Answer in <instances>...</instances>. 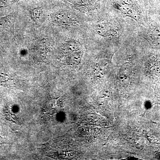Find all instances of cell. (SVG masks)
Returning a JSON list of instances; mask_svg holds the SVG:
<instances>
[{
    "label": "cell",
    "instance_id": "6da1fadb",
    "mask_svg": "<svg viewBox=\"0 0 160 160\" xmlns=\"http://www.w3.org/2000/svg\"><path fill=\"white\" fill-rule=\"evenodd\" d=\"M113 6L124 14L138 20L139 19V13L131 0H121L113 3Z\"/></svg>",
    "mask_w": 160,
    "mask_h": 160
},
{
    "label": "cell",
    "instance_id": "7a4b0ae2",
    "mask_svg": "<svg viewBox=\"0 0 160 160\" xmlns=\"http://www.w3.org/2000/svg\"><path fill=\"white\" fill-rule=\"evenodd\" d=\"M52 19L55 23L65 27L78 26V22L71 15L65 12L59 11L53 13Z\"/></svg>",
    "mask_w": 160,
    "mask_h": 160
},
{
    "label": "cell",
    "instance_id": "3957f363",
    "mask_svg": "<svg viewBox=\"0 0 160 160\" xmlns=\"http://www.w3.org/2000/svg\"><path fill=\"white\" fill-rule=\"evenodd\" d=\"M95 29L97 33L103 37L112 36L117 33L112 26L108 23H99L96 26Z\"/></svg>",
    "mask_w": 160,
    "mask_h": 160
},
{
    "label": "cell",
    "instance_id": "277c9868",
    "mask_svg": "<svg viewBox=\"0 0 160 160\" xmlns=\"http://www.w3.org/2000/svg\"><path fill=\"white\" fill-rule=\"evenodd\" d=\"M149 72L152 75L160 73V60L157 56L151 55L149 57L148 63Z\"/></svg>",
    "mask_w": 160,
    "mask_h": 160
},
{
    "label": "cell",
    "instance_id": "5b68a950",
    "mask_svg": "<svg viewBox=\"0 0 160 160\" xmlns=\"http://www.w3.org/2000/svg\"><path fill=\"white\" fill-rule=\"evenodd\" d=\"M149 41L152 45L160 49V27L156 26L148 32Z\"/></svg>",
    "mask_w": 160,
    "mask_h": 160
},
{
    "label": "cell",
    "instance_id": "8992f818",
    "mask_svg": "<svg viewBox=\"0 0 160 160\" xmlns=\"http://www.w3.org/2000/svg\"><path fill=\"white\" fill-rule=\"evenodd\" d=\"M81 49V44L76 40L67 41L62 47L63 52L66 55Z\"/></svg>",
    "mask_w": 160,
    "mask_h": 160
},
{
    "label": "cell",
    "instance_id": "52a82bcc",
    "mask_svg": "<svg viewBox=\"0 0 160 160\" xmlns=\"http://www.w3.org/2000/svg\"><path fill=\"white\" fill-rule=\"evenodd\" d=\"M83 52L82 49L74 52L72 53L67 55V62L68 64L71 65H77L78 64L82 59Z\"/></svg>",
    "mask_w": 160,
    "mask_h": 160
},
{
    "label": "cell",
    "instance_id": "ba28073f",
    "mask_svg": "<svg viewBox=\"0 0 160 160\" xmlns=\"http://www.w3.org/2000/svg\"><path fill=\"white\" fill-rule=\"evenodd\" d=\"M42 9L41 7H38L32 9L30 12V16L32 19L37 22L40 19L42 15Z\"/></svg>",
    "mask_w": 160,
    "mask_h": 160
},
{
    "label": "cell",
    "instance_id": "9c48e42d",
    "mask_svg": "<svg viewBox=\"0 0 160 160\" xmlns=\"http://www.w3.org/2000/svg\"><path fill=\"white\" fill-rule=\"evenodd\" d=\"M8 20V19L6 18H0V32L2 31L6 28V25H7Z\"/></svg>",
    "mask_w": 160,
    "mask_h": 160
},
{
    "label": "cell",
    "instance_id": "30bf717a",
    "mask_svg": "<svg viewBox=\"0 0 160 160\" xmlns=\"http://www.w3.org/2000/svg\"><path fill=\"white\" fill-rule=\"evenodd\" d=\"M68 2L75 5H81L82 3L81 0H67Z\"/></svg>",
    "mask_w": 160,
    "mask_h": 160
}]
</instances>
